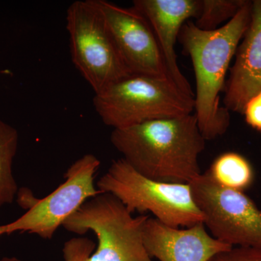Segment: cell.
I'll return each instance as SVG.
<instances>
[{
  "instance_id": "cell-1",
  "label": "cell",
  "mask_w": 261,
  "mask_h": 261,
  "mask_svg": "<svg viewBox=\"0 0 261 261\" xmlns=\"http://www.w3.org/2000/svg\"><path fill=\"white\" fill-rule=\"evenodd\" d=\"M111 141L122 159L151 179L190 184L202 173L199 156L206 140L192 113L113 129Z\"/></svg>"
},
{
  "instance_id": "cell-2",
  "label": "cell",
  "mask_w": 261,
  "mask_h": 261,
  "mask_svg": "<svg viewBox=\"0 0 261 261\" xmlns=\"http://www.w3.org/2000/svg\"><path fill=\"white\" fill-rule=\"evenodd\" d=\"M252 1L228 23L211 32L202 31L191 20L182 25L178 40L191 58L196 82L195 116L204 138L224 135L230 126V111L220 104L230 63L251 19Z\"/></svg>"
},
{
  "instance_id": "cell-3",
  "label": "cell",
  "mask_w": 261,
  "mask_h": 261,
  "mask_svg": "<svg viewBox=\"0 0 261 261\" xmlns=\"http://www.w3.org/2000/svg\"><path fill=\"white\" fill-rule=\"evenodd\" d=\"M148 215L134 217L126 206L109 193L89 199L63 223L67 230L83 235L91 231L98 246L81 237L65 242V261H152L143 242V228Z\"/></svg>"
},
{
  "instance_id": "cell-4",
  "label": "cell",
  "mask_w": 261,
  "mask_h": 261,
  "mask_svg": "<svg viewBox=\"0 0 261 261\" xmlns=\"http://www.w3.org/2000/svg\"><path fill=\"white\" fill-rule=\"evenodd\" d=\"M93 105L105 124L119 129L192 114L195 97L169 77L130 74L95 94Z\"/></svg>"
},
{
  "instance_id": "cell-5",
  "label": "cell",
  "mask_w": 261,
  "mask_h": 261,
  "mask_svg": "<svg viewBox=\"0 0 261 261\" xmlns=\"http://www.w3.org/2000/svg\"><path fill=\"white\" fill-rule=\"evenodd\" d=\"M98 190L111 194L130 214H153L154 219L172 227H190L203 223L190 184L168 183L145 177L124 159L113 161L99 178Z\"/></svg>"
},
{
  "instance_id": "cell-6",
  "label": "cell",
  "mask_w": 261,
  "mask_h": 261,
  "mask_svg": "<svg viewBox=\"0 0 261 261\" xmlns=\"http://www.w3.org/2000/svg\"><path fill=\"white\" fill-rule=\"evenodd\" d=\"M66 23L72 62L95 94L132 74L117 51L95 0L72 3L67 10Z\"/></svg>"
},
{
  "instance_id": "cell-7",
  "label": "cell",
  "mask_w": 261,
  "mask_h": 261,
  "mask_svg": "<svg viewBox=\"0 0 261 261\" xmlns=\"http://www.w3.org/2000/svg\"><path fill=\"white\" fill-rule=\"evenodd\" d=\"M190 185L203 224L214 238L231 247L261 249V210L250 197L221 186L208 172Z\"/></svg>"
},
{
  "instance_id": "cell-8",
  "label": "cell",
  "mask_w": 261,
  "mask_h": 261,
  "mask_svg": "<svg viewBox=\"0 0 261 261\" xmlns=\"http://www.w3.org/2000/svg\"><path fill=\"white\" fill-rule=\"evenodd\" d=\"M100 161L86 154L65 173V181L40 200L36 199L23 216L9 224L0 225V238L15 232L34 233L45 240L53 238L71 215L89 199L102 193L94 186Z\"/></svg>"
},
{
  "instance_id": "cell-9",
  "label": "cell",
  "mask_w": 261,
  "mask_h": 261,
  "mask_svg": "<svg viewBox=\"0 0 261 261\" xmlns=\"http://www.w3.org/2000/svg\"><path fill=\"white\" fill-rule=\"evenodd\" d=\"M95 3L128 71L132 74L169 77L157 38L140 10L106 0H95Z\"/></svg>"
},
{
  "instance_id": "cell-10",
  "label": "cell",
  "mask_w": 261,
  "mask_h": 261,
  "mask_svg": "<svg viewBox=\"0 0 261 261\" xmlns=\"http://www.w3.org/2000/svg\"><path fill=\"white\" fill-rule=\"evenodd\" d=\"M143 242L149 256L160 261H208L232 247L214 238L203 223L179 228L149 217L144 225Z\"/></svg>"
},
{
  "instance_id": "cell-11",
  "label": "cell",
  "mask_w": 261,
  "mask_h": 261,
  "mask_svg": "<svg viewBox=\"0 0 261 261\" xmlns=\"http://www.w3.org/2000/svg\"><path fill=\"white\" fill-rule=\"evenodd\" d=\"M133 7L147 19L157 38L170 78L184 92L195 97L177 63L176 45L182 25L200 13L201 0H135Z\"/></svg>"
},
{
  "instance_id": "cell-12",
  "label": "cell",
  "mask_w": 261,
  "mask_h": 261,
  "mask_svg": "<svg viewBox=\"0 0 261 261\" xmlns=\"http://www.w3.org/2000/svg\"><path fill=\"white\" fill-rule=\"evenodd\" d=\"M260 91L261 0H253L250 24L239 44L226 81L224 107L243 114L247 102Z\"/></svg>"
},
{
  "instance_id": "cell-13",
  "label": "cell",
  "mask_w": 261,
  "mask_h": 261,
  "mask_svg": "<svg viewBox=\"0 0 261 261\" xmlns=\"http://www.w3.org/2000/svg\"><path fill=\"white\" fill-rule=\"evenodd\" d=\"M18 130L0 119V207L11 204L18 187L13 173V163L18 147Z\"/></svg>"
},
{
  "instance_id": "cell-14",
  "label": "cell",
  "mask_w": 261,
  "mask_h": 261,
  "mask_svg": "<svg viewBox=\"0 0 261 261\" xmlns=\"http://www.w3.org/2000/svg\"><path fill=\"white\" fill-rule=\"evenodd\" d=\"M209 174L221 186L244 192L251 186L254 179L250 163L241 154L226 152L213 163Z\"/></svg>"
},
{
  "instance_id": "cell-15",
  "label": "cell",
  "mask_w": 261,
  "mask_h": 261,
  "mask_svg": "<svg viewBox=\"0 0 261 261\" xmlns=\"http://www.w3.org/2000/svg\"><path fill=\"white\" fill-rule=\"evenodd\" d=\"M246 0H201V8L195 23L197 28L211 32L228 23L245 5Z\"/></svg>"
},
{
  "instance_id": "cell-16",
  "label": "cell",
  "mask_w": 261,
  "mask_h": 261,
  "mask_svg": "<svg viewBox=\"0 0 261 261\" xmlns=\"http://www.w3.org/2000/svg\"><path fill=\"white\" fill-rule=\"evenodd\" d=\"M208 261H261V249L232 247L216 254Z\"/></svg>"
},
{
  "instance_id": "cell-17",
  "label": "cell",
  "mask_w": 261,
  "mask_h": 261,
  "mask_svg": "<svg viewBox=\"0 0 261 261\" xmlns=\"http://www.w3.org/2000/svg\"><path fill=\"white\" fill-rule=\"evenodd\" d=\"M243 114L247 124L261 133V91L247 102Z\"/></svg>"
},
{
  "instance_id": "cell-18",
  "label": "cell",
  "mask_w": 261,
  "mask_h": 261,
  "mask_svg": "<svg viewBox=\"0 0 261 261\" xmlns=\"http://www.w3.org/2000/svg\"><path fill=\"white\" fill-rule=\"evenodd\" d=\"M0 261H21L15 257H4L0 259Z\"/></svg>"
}]
</instances>
